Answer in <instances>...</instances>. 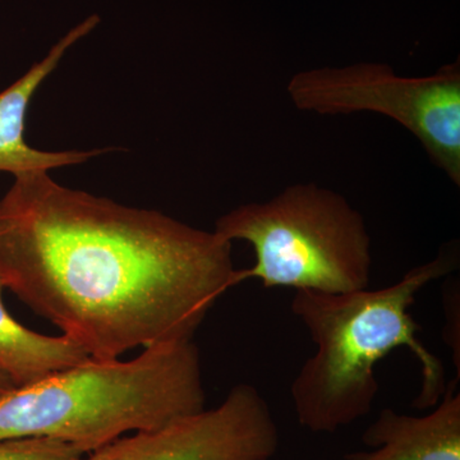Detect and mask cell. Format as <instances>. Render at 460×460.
<instances>
[{
    "label": "cell",
    "instance_id": "cell-2",
    "mask_svg": "<svg viewBox=\"0 0 460 460\" xmlns=\"http://www.w3.org/2000/svg\"><path fill=\"white\" fill-rule=\"evenodd\" d=\"M452 269L453 260L441 253L380 289L296 290L290 308L317 347L290 386L299 425L334 434L367 416L378 393L375 367L399 348L410 349L420 365L414 407L429 410L440 402L447 384L443 363L417 338L420 326L410 308L423 288Z\"/></svg>",
    "mask_w": 460,
    "mask_h": 460
},
{
    "label": "cell",
    "instance_id": "cell-10",
    "mask_svg": "<svg viewBox=\"0 0 460 460\" xmlns=\"http://www.w3.org/2000/svg\"><path fill=\"white\" fill-rule=\"evenodd\" d=\"M80 449L51 438L0 441V460H84Z\"/></svg>",
    "mask_w": 460,
    "mask_h": 460
},
{
    "label": "cell",
    "instance_id": "cell-3",
    "mask_svg": "<svg viewBox=\"0 0 460 460\" xmlns=\"http://www.w3.org/2000/svg\"><path fill=\"white\" fill-rule=\"evenodd\" d=\"M193 339L144 348L131 361L93 359L0 398V441L51 438L93 453L126 432L205 410Z\"/></svg>",
    "mask_w": 460,
    "mask_h": 460
},
{
    "label": "cell",
    "instance_id": "cell-5",
    "mask_svg": "<svg viewBox=\"0 0 460 460\" xmlns=\"http://www.w3.org/2000/svg\"><path fill=\"white\" fill-rule=\"evenodd\" d=\"M299 111L320 115L376 113L410 131L429 159L460 186V62L407 77L383 63L299 71L287 84Z\"/></svg>",
    "mask_w": 460,
    "mask_h": 460
},
{
    "label": "cell",
    "instance_id": "cell-4",
    "mask_svg": "<svg viewBox=\"0 0 460 460\" xmlns=\"http://www.w3.org/2000/svg\"><path fill=\"white\" fill-rule=\"evenodd\" d=\"M214 232L253 248L252 268L241 283L347 293L370 286L371 237L365 217L341 193L296 183L263 202L239 205L222 215Z\"/></svg>",
    "mask_w": 460,
    "mask_h": 460
},
{
    "label": "cell",
    "instance_id": "cell-1",
    "mask_svg": "<svg viewBox=\"0 0 460 460\" xmlns=\"http://www.w3.org/2000/svg\"><path fill=\"white\" fill-rule=\"evenodd\" d=\"M233 243L155 210L14 178L0 199V278L93 359L193 339L241 283Z\"/></svg>",
    "mask_w": 460,
    "mask_h": 460
},
{
    "label": "cell",
    "instance_id": "cell-11",
    "mask_svg": "<svg viewBox=\"0 0 460 460\" xmlns=\"http://www.w3.org/2000/svg\"><path fill=\"white\" fill-rule=\"evenodd\" d=\"M13 389H16L14 384L5 375L0 374V398Z\"/></svg>",
    "mask_w": 460,
    "mask_h": 460
},
{
    "label": "cell",
    "instance_id": "cell-9",
    "mask_svg": "<svg viewBox=\"0 0 460 460\" xmlns=\"http://www.w3.org/2000/svg\"><path fill=\"white\" fill-rule=\"evenodd\" d=\"M4 289L0 278V374L14 386L31 385L89 361L86 350L66 335L48 337L17 323L3 304Z\"/></svg>",
    "mask_w": 460,
    "mask_h": 460
},
{
    "label": "cell",
    "instance_id": "cell-7",
    "mask_svg": "<svg viewBox=\"0 0 460 460\" xmlns=\"http://www.w3.org/2000/svg\"><path fill=\"white\" fill-rule=\"evenodd\" d=\"M98 22V17L87 18L58 41L44 59L35 63L7 89L0 91V172H9L14 178L29 172H49L62 166L84 164L93 157L113 150L44 151L30 146L25 138L26 115L33 96L56 71L66 50Z\"/></svg>",
    "mask_w": 460,
    "mask_h": 460
},
{
    "label": "cell",
    "instance_id": "cell-8",
    "mask_svg": "<svg viewBox=\"0 0 460 460\" xmlns=\"http://www.w3.org/2000/svg\"><path fill=\"white\" fill-rule=\"evenodd\" d=\"M458 380L447 384L440 402L426 416L401 414L385 408L362 435L367 452L345 460H460Z\"/></svg>",
    "mask_w": 460,
    "mask_h": 460
},
{
    "label": "cell",
    "instance_id": "cell-6",
    "mask_svg": "<svg viewBox=\"0 0 460 460\" xmlns=\"http://www.w3.org/2000/svg\"><path fill=\"white\" fill-rule=\"evenodd\" d=\"M279 429L255 386H233L222 404L111 441L84 460H271Z\"/></svg>",
    "mask_w": 460,
    "mask_h": 460
}]
</instances>
